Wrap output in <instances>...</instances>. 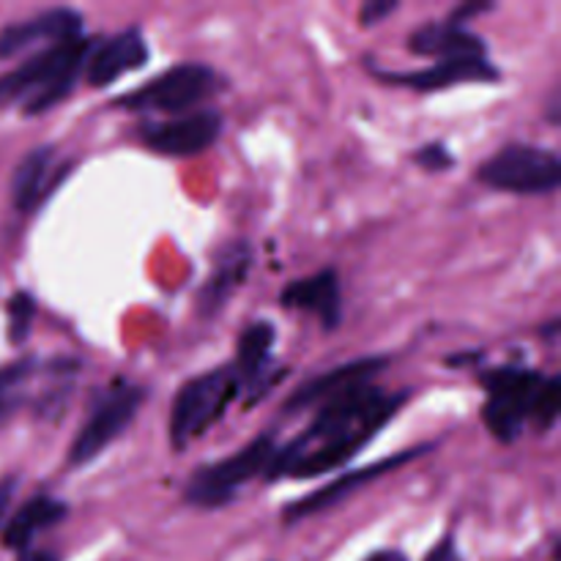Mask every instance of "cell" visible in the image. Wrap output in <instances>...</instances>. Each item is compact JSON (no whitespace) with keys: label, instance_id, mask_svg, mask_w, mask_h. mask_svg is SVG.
Listing matches in <instances>:
<instances>
[{"label":"cell","instance_id":"1","mask_svg":"<svg viewBox=\"0 0 561 561\" xmlns=\"http://www.w3.org/2000/svg\"><path fill=\"white\" fill-rule=\"evenodd\" d=\"M411 392L365 383L318 405L310 425L288 444H279L263 480H316L348 466L409 403Z\"/></svg>","mask_w":561,"mask_h":561},{"label":"cell","instance_id":"2","mask_svg":"<svg viewBox=\"0 0 561 561\" xmlns=\"http://www.w3.org/2000/svg\"><path fill=\"white\" fill-rule=\"evenodd\" d=\"M93 47L91 36L75 42L49 44L36 49L27 60L0 75V110L22 104L27 118L44 115L71 96L80 77L85 75V60Z\"/></svg>","mask_w":561,"mask_h":561},{"label":"cell","instance_id":"3","mask_svg":"<svg viewBox=\"0 0 561 561\" xmlns=\"http://www.w3.org/2000/svg\"><path fill=\"white\" fill-rule=\"evenodd\" d=\"M77 373L80 362L71 356H25L0 367V422L22 409H33L44 420H60L75 392Z\"/></svg>","mask_w":561,"mask_h":561},{"label":"cell","instance_id":"4","mask_svg":"<svg viewBox=\"0 0 561 561\" xmlns=\"http://www.w3.org/2000/svg\"><path fill=\"white\" fill-rule=\"evenodd\" d=\"M548 376L520 365H502L480 373V387L485 389L482 425L499 444H518L529 425H535Z\"/></svg>","mask_w":561,"mask_h":561},{"label":"cell","instance_id":"5","mask_svg":"<svg viewBox=\"0 0 561 561\" xmlns=\"http://www.w3.org/2000/svg\"><path fill=\"white\" fill-rule=\"evenodd\" d=\"M241 394L239 373H236L233 362L230 365H219L214 370L201 373V376L190 378L175 392L173 405H170L168 420V438L170 447L175 453L190 449L203 433L211 431L225 411L230 409L236 398Z\"/></svg>","mask_w":561,"mask_h":561},{"label":"cell","instance_id":"6","mask_svg":"<svg viewBox=\"0 0 561 561\" xmlns=\"http://www.w3.org/2000/svg\"><path fill=\"white\" fill-rule=\"evenodd\" d=\"M279 442L277 433L266 431L252 438L250 444L217 463H206L192 471L184 482V502L197 510H222L239 499V493L255 477L266 474Z\"/></svg>","mask_w":561,"mask_h":561},{"label":"cell","instance_id":"7","mask_svg":"<svg viewBox=\"0 0 561 561\" xmlns=\"http://www.w3.org/2000/svg\"><path fill=\"white\" fill-rule=\"evenodd\" d=\"M222 88L225 80L211 66L190 60V64H175L173 69L162 71L153 80H148L146 85L135 88L124 96H115L113 107L137 115L162 113L168 118H175V115L201 110Z\"/></svg>","mask_w":561,"mask_h":561},{"label":"cell","instance_id":"8","mask_svg":"<svg viewBox=\"0 0 561 561\" xmlns=\"http://www.w3.org/2000/svg\"><path fill=\"white\" fill-rule=\"evenodd\" d=\"M146 403V389L126 378H115L104 389H99L91 400L85 422L71 438V447L66 453L69 469H85L91 466L104 449L113 447L121 436L131 427L137 411Z\"/></svg>","mask_w":561,"mask_h":561},{"label":"cell","instance_id":"9","mask_svg":"<svg viewBox=\"0 0 561 561\" xmlns=\"http://www.w3.org/2000/svg\"><path fill=\"white\" fill-rule=\"evenodd\" d=\"M477 181L507 195H551L561 184V162L551 148L510 142L480 164Z\"/></svg>","mask_w":561,"mask_h":561},{"label":"cell","instance_id":"10","mask_svg":"<svg viewBox=\"0 0 561 561\" xmlns=\"http://www.w3.org/2000/svg\"><path fill=\"white\" fill-rule=\"evenodd\" d=\"M433 449H436V444L425 442V444H416V447H411V449H403V453L389 455V458H383V460H376V463H367V466H359V469H354V471H345L343 477H337V480L329 482V485L307 493L305 499H296V502H290L288 507L283 510V524L294 526V524H299V520L312 518V515L329 513V510L340 507L345 499H351L354 493H359L362 488L373 485V482H378L381 477L392 474V471H398V469H403V466L414 463V460L425 458V455L433 453Z\"/></svg>","mask_w":561,"mask_h":561},{"label":"cell","instance_id":"11","mask_svg":"<svg viewBox=\"0 0 561 561\" xmlns=\"http://www.w3.org/2000/svg\"><path fill=\"white\" fill-rule=\"evenodd\" d=\"M222 113L214 107H201L192 110V113L175 115V118L142 121L137 126V135L159 157L186 159L208 151L222 137Z\"/></svg>","mask_w":561,"mask_h":561},{"label":"cell","instance_id":"12","mask_svg":"<svg viewBox=\"0 0 561 561\" xmlns=\"http://www.w3.org/2000/svg\"><path fill=\"white\" fill-rule=\"evenodd\" d=\"M367 71L376 77L383 85L394 88H409L416 93H436L444 88L463 85V82H499L502 80V71L493 64L491 58H447L436 60L427 69L416 71H387L378 69L373 60H367Z\"/></svg>","mask_w":561,"mask_h":561},{"label":"cell","instance_id":"13","mask_svg":"<svg viewBox=\"0 0 561 561\" xmlns=\"http://www.w3.org/2000/svg\"><path fill=\"white\" fill-rule=\"evenodd\" d=\"M274 340H277V329H274L272 321H255L239 334L233 367L236 373H239L241 394H244L247 409L261 403V400L283 381L285 373H288L274 367Z\"/></svg>","mask_w":561,"mask_h":561},{"label":"cell","instance_id":"14","mask_svg":"<svg viewBox=\"0 0 561 561\" xmlns=\"http://www.w3.org/2000/svg\"><path fill=\"white\" fill-rule=\"evenodd\" d=\"M82 36H85V16L69 5H55V9H44L27 20L0 27V60L14 58L36 44L49 47V44L75 42Z\"/></svg>","mask_w":561,"mask_h":561},{"label":"cell","instance_id":"15","mask_svg":"<svg viewBox=\"0 0 561 561\" xmlns=\"http://www.w3.org/2000/svg\"><path fill=\"white\" fill-rule=\"evenodd\" d=\"M387 367V356H359V359L343 362V365L332 367V370L327 373H318V376L307 378L305 383H299V387L294 389V394L285 400L283 414H299V411L305 409H318V405L337 398V394L348 392V389L373 383L376 376H381Z\"/></svg>","mask_w":561,"mask_h":561},{"label":"cell","instance_id":"16","mask_svg":"<svg viewBox=\"0 0 561 561\" xmlns=\"http://www.w3.org/2000/svg\"><path fill=\"white\" fill-rule=\"evenodd\" d=\"M151 58L146 36L137 25L124 27L113 36L93 38V47L85 60V82L91 88H107L118 82L124 75L142 69Z\"/></svg>","mask_w":561,"mask_h":561},{"label":"cell","instance_id":"17","mask_svg":"<svg viewBox=\"0 0 561 561\" xmlns=\"http://www.w3.org/2000/svg\"><path fill=\"white\" fill-rule=\"evenodd\" d=\"M71 162L58 168V148L38 146L20 159L11 173V203L20 214H33L49 201L55 190L69 175Z\"/></svg>","mask_w":561,"mask_h":561},{"label":"cell","instance_id":"18","mask_svg":"<svg viewBox=\"0 0 561 561\" xmlns=\"http://www.w3.org/2000/svg\"><path fill=\"white\" fill-rule=\"evenodd\" d=\"M255 266V252L247 241H228L214 252V268L197 290V312L201 318H217Z\"/></svg>","mask_w":561,"mask_h":561},{"label":"cell","instance_id":"19","mask_svg":"<svg viewBox=\"0 0 561 561\" xmlns=\"http://www.w3.org/2000/svg\"><path fill=\"white\" fill-rule=\"evenodd\" d=\"M279 305L285 310L305 312L321 323L327 332H334L343 323V285L334 268H321L310 277L294 279L279 294Z\"/></svg>","mask_w":561,"mask_h":561},{"label":"cell","instance_id":"20","mask_svg":"<svg viewBox=\"0 0 561 561\" xmlns=\"http://www.w3.org/2000/svg\"><path fill=\"white\" fill-rule=\"evenodd\" d=\"M405 47L422 58H485L488 44L485 38L477 36L469 27H458L447 20H433L416 27L409 36Z\"/></svg>","mask_w":561,"mask_h":561},{"label":"cell","instance_id":"21","mask_svg":"<svg viewBox=\"0 0 561 561\" xmlns=\"http://www.w3.org/2000/svg\"><path fill=\"white\" fill-rule=\"evenodd\" d=\"M66 515H69V504L60 502V499L47 496V493L31 496L0 529V546L5 551L25 553L42 531L64 524Z\"/></svg>","mask_w":561,"mask_h":561},{"label":"cell","instance_id":"22","mask_svg":"<svg viewBox=\"0 0 561 561\" xmlns=\"http://www.w3.org/2000/svg\"><path fill=\"white\" fill-rule=\"evenodd\" d=\"M5 321H9V343L25 345L31 337L33 321H36V299L27 290H16L5 301Z\"/></svg>","mask_w":561,"mask_h":561},{"label":"cell","instance_id":"23","mask_svg":"<svg viewBox=\"0 0 561 561\" xmlns=\"http://www.w3.org/2000/svg\"><path fill=\"white\" fill-rule=\"evenodd\" d=\"M411 159H414V164H420L422 170H427V173H444V170L455 168L453 151H449L444 142H427V146L416 148V151L411 153Z\"/></svg>","mask_w":561,"mask_h":561},{"label":"cell","instance_id":"24","mask_svg":"<svg viewBox=\"0 0 561 561\" xmlns=\"http://www.w3.org/2000/svg\"><path fill=\"white\" fill-rule=\"evenodd\" d=\"M398 9H400L398 0H367V3L359 9V25L362 27L378 25V22L392 16Z\"/></svg>","mask_w":561,"mask_h":561},{"label":"cell","instance_id":"25","mask_svg":"<svg viewBox=\"0 0 561 561\" xmlns=\"http://www.w3.org/2000/svg\"><path fill=\"white\" fill-rule=\"evenodd\" d=\"M425 561H463L455 531H447V535H444L442 540L431 548V553H427Z\"/></svg>","mask_w":561,"mask_h":561},{"label":"cell","instance_id":"26","mask_svg":"<svg viewBox=\"0 0 561 561\" xmlns=\"http://www.w3.org/2000/svg\"><path fill=\"white\" fill-rule=\"evenodd\" d=\"M488 11H493V3H463V5H458L455 11H449L447 22H453V25H458V27H466V22L477 20V16L488 14Z\"/></svg>","mask_w":561,"mask_h":561},{"label":"cell","instance_id":"27","mask_svg":"<svg viewBox=\"0 0 561 561\" xmlns=\"http://www.w3.org/2000/svg\"><path fill=\"white\" fill-rule=\"evenodd\" d=\"M16 493V480L14 477H5V480H0V524H3L5 518V510H9L11 499H14Z\"/></svg>","mask_w":561,"mask_h":561},{"label":"cell","instance_id":"28","mask_svg":"<svg viewBox=\"0 0 561 561\" xmlns=\"http://www.w3.org/2000/svg\"><path fill=\"white\" fill-rule=\"evenodd\" d=\"M365 561H409L403 551H394V548H381V551L370 553Z\"/></svg>","mask_w":561,"mask_h":561},{"label":"cell","instance_id":"29","mask_svg":"<svg viewBox=\"0 0 561 561\" xmlns=\"http://www.w3.org/2000/svg\"><path fill=\"white\" fill-rule=\"evenodd\" d=\"M20 561H60L53 551H36V548H27L25 553H20Z\"/></svg>","mask_w":561,"mask_h":561}]
</instances>
